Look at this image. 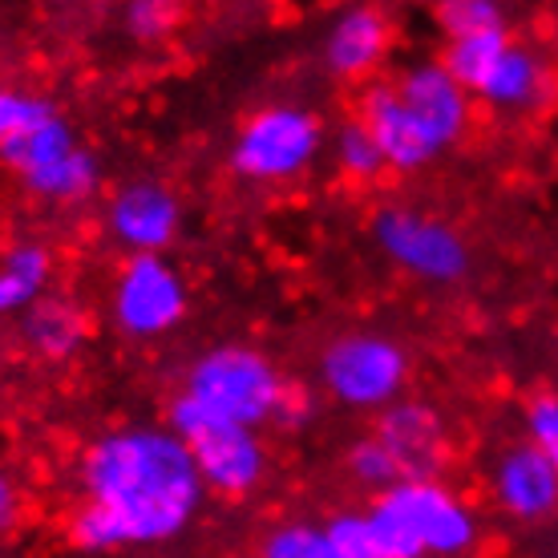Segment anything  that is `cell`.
<instances>
[{"label": "cell", "instance_id": "1", "mask_svg": "<svg viewBox=\"0 0 558 558\" xmlns=\"http://www.w3.org/2000/svg\"><path fill=\"white\" fill-rule=\"evenodd\" d=\"M85 506L70 522L82 555L167 546L203 510V477L170 425H122L94 437L77 461Z\"/></svg>", "mask_w": 558, "mask_h": 558}, {"label": "cell", "instance_id": "2", "mask_svg": "<svg viewBox=\"0 0 558 558\" xmlns=\"http://www.w3.org/2000/svg\"><path fill=\"white\" fill-rule=\"evenodd\" d=\"M389 558H461L477 546L474 506L437 477H405L373 498Z\"/></svg>", "mask_w": 558, "mask_h": 558}, {"label": "cell", "instance_id": "3", "mask_svg": "<svg viewBox=\"0 0 558 558\" xmlns=\"http://www.w3.org/2000/svg\"><path fill=\"white\" fill-rule=\"evenodd\" d=\"M288 385L292 380L279 373L267 352L252 344H215L186 368L182 392L215 417L259 429L276 417Z\"/></svg>", "mask_w": 558, "mask_h": 558}, {"label": "cell", "instance_id": "4", "mask_svg": "<svg viewBox=\"0 0 558 558\" xmlns=\"http://www.w3.org/2000/svg\"><path fill=\"white\" fill-rule=\"evenodd\" d=\"M170 429L191 449V461L210 494L243 498L267 477V446L259 429L215 417L203 405H195L186 392L170 401Z\"/></svg>", "mask_w": 558, "mask_h": 558}, {"label": "cell", "instance_id": "5", "mask_svg": "<svg viewBox=\"0 0 558 558\" xmlns=\"http://www.w3.org/2000/svg\"><path fill=\"white\" fill-rule=\"evenodd\" d=\"M320 150H328L320 113L283 101L255 110L239 126L231 167L247 182H292L320 158Z\"/></svg>", "mask_w": 558, "mask_h": 558}, {"label": "cell", "instance_id": "6", "mask_svg": "<svg viewBox=\"0 0 558 558\" xmlns=\"http://www.w3.org/2000/svg\"><path fill=\"white\" fill-rule=\"evenodd\" d=\"M320 385L336 405L385 413L409 385V352L385 332H344L320 352Z\"/></svg>", "mask_w": 558, "mask_h": 558}, {"label": "cell", "instance_id": "7", "mask_svg": "<svg viewBox=\"0 0 558 558\" xmlns=\"http://www.w3.org/2000/svg\"><path fill=\"white\" fill-rule=\"evenodd\" d=\"M373 239L392 264L425 283H458L470 271V247L449 223L417 207L389 203L373 215Z\"/></svg>", "mask_w": 558, "mask_h": 558}, {"label": "cell", "instance_id": "8", "mask_svg": "<svg viewBox=\"0 0 558 558\" xmlns=\"http://www.w3.org/2000/svg\"><path fill=\"white\" fill-rule=\"evenodd\" d=\"M191 292L167 255H130L110 292L113 324L134 340H158L186 320Z\"/></svg>", "mask_w": 558, "mask_h": 558}, {"label": "cell", "instance_id": "9", "mask_svg": "<svg viewBox=\"0 0 558 558\" xmlns=\"http://www.w3.org/2000/svg\"><path fill=\"white\" fill-rule=\"evenodd\" d=\"M106 227L113 243L126 247L130 255H167V247L182 231V203L158 179L122 182L110 195Z\"/></svg>", "mask_w": 558, "mask_h": 558}, {"label": "cell", "instance_id": "10", "mask_svg": "<svg viewBox=\"0 0 558 558\" xmlns=\"http://www.w3.org/2000/svg\"><path fill=\"white\" fill-rule=\"evenodd\" d=\"M392 89L401 94L413 118H417L421 126L429 130L437 146L449 150V146H458L461 134L470 130V118H474V106H470V94L453 82V73L441 65V61H417V65H409Z\"/></svg>", "mask_w": 558, "mask_h": 558}, {"label": "cell", "instance_id": "11", "mask_svg": "<svg viewBox=\"0 0 558 558\" xmlns=\"http://www.w3.org/2000/svg\"><path fill=\"white\" fill-rule=\"evenodd\" d=\"M356 118H361L364 130L377 138L389 170L413 174V170L429 167L437 154H446L429 130L413 118V110L401 101V94H397L392 85H373L361 98V113H356Z\"/></svg>", "mask_w": 558, "mask_h": 558}, {"label": "cell", "instance_id": "12", "mask_svg": "<svg viewBox=\"0 0 558 558\" xmlns=\"http://www.w3.org/2000/svg\"><path fill=\"white\" fill-rule=\"evenodd\" d=\"M494 502L518 522H543L558 510V470L534 446H510L489 474Z\"/></svg>", "mask_w": 558, "mask_h": 558}, {"label": "cell", "instance_id": "13", "mask_svg": "<svg viewBox=\"0 0 558 558\" xmlns=\"http://www.w3.org/2000/svg\"><path fill=\"white\" fill-rule=\"evenodd\" d=\"M389 45H392L389 16L380 13V9H368V4H352V9L332 16V25L324 33L320 57L332 77H340V82H361V77H368L389 57Z\"/></svg>", "mask_w": 558, "mask_h": 558}, {"label": "cell", "instance_id": "14", "mask_svg": "<svg viewBox=\"0 0 558 558\" xmlns=\"http://www.w3.org/2000/svg\"><path fill=\"white\" fill-rule=\"evenodd\" d=\"M373 437L401 465V477H433L446 461V425L425 401H397L385 409Z\"/></svg>", "mask_w": 558, "mask_h": 558}, {"label": "cell", "instance_id": "15", "mask_svg": "<svg viewBox=\"0 0 558 558\" xmlns=\"http://www.w3.org/2000/svg\"><path fill=\"white\" fill-rule=\"evenodd\" d=\"M546 94H550L546 61L534 53L531 45L510 41V49L498 57V65L489 70V77L482 82L474 98H482L494 110H534L546 101Z\"/></svg>", "mask_w": 558, "mask_h": 558}, {"label": "cell", "instance_id": "16", "mask_svg": "<svg viewBox=\"0 0 558 558\" xmlns=\"http://www.w3.org/2000/svg\"><path fill=\"white\" fill-rule=\"evenodd\" d=\"M21 332H25L28 349L37 352V356H45V361H65V356H73L85 344L89 320H85L82 304H73L65 295H41L25 312Z\"/></svg>", "mask_w": 558, "mask_h": 558}, {"label": "cell", "instance_id": "17", "mask_svg": "<svg viewBox=\"0 0 558 558\" xmlns=\"http://www.w3.org/2000/svg\"><path fill=\"white\" fill-rule=\"evenodd\" d=\"M21 186H25L28 195L41 198V203L77 207V203L98 195L101 162L94 150L77 146V150H70L65 158H57L53 167H45V170H37V174H28V179H21Z\"/></svg>", "mask_w": 558, "mask_h": 558}, {"label": "cell", "instance_id": "18", "mask_svg": "<svg viewBox=\"0 0 558 558\" xmlns=\"http://www.w3.org/2000/svg\"><path fill=\"white\" fill-rule=\"evenodd\" d=\"M53 276V255L45 243H13L0 255V316L28 312Z\"/></svg>", "mask_w": 558, "mask_h": 558}, {"label": "cell", "instance_id": "19", "mask_svg": "<svg viewBox=\"0 0 558 558\" xmlns=\"http://www.w3.org/2000/svg\"><path fill=\"white\" fill-rule=\"evenodd\" d=\"M82 142L73 134V126L61 118V113H49L45 122L37 126H28L25 134H16L13 142H4L0 146V162L13 170L16 179H28V174H37V170L53 167L57 158H65L70 150H77Z\"/></svg>", "mask_w": 558, "mask_h": 558}, {"label": "cell", "instance_id": "20", "mask_svg": "<svg viewBox=\"0 0 558 558\" xmlns=\"http://www.w3.org/2000/svg\"><path fill=\"white\" fill-rule=\"evenodd\" d=\"M510 28L494 25V28H477V33H461V37H446V53H441V65L453 73V82L474 98L482 82L489 77V70L498 65V57L510 49Z\"/></svg>", "mask_w": 558, "mask_h": 558}, {"label": "cell", "instance_id": "21", "mask_svg": "<svg viewBox=\"0 0 558 558\" xmlns=\"http://www.w3.org/2000/svg\"><path fill=\"white\" fill-rule=\"evenodd\" d=\"M328 150H332V162L336 170L344 174L349 182H373L385 174V154H380L377 138L364 130L361 118H352L344 126L336 130L332 142H328Z\"/></svg>", "mask_w": 558, "mask_h": 558}, {"label": "cell", "instance_id": "22", "mask_svg": "<svg viewBox=\"0 0 558 558\" xmlns=\"http://www.w3.org/2000/svg\"><path fill=\"white\" fill-rule=\"evenodd\" d=\"M324 534L340 558H389L373 514H336L324 526Z\"/></svg>", "mask_w": 558, "mask_h": 558}, {"label": "cell", "instance_id": "23", "mask_svg": "<svg viewBox=\"0 0 558 558\" xmlns=\"http://www.w3.org/2000/svg\"><path fill=\"white\" fill-rule=\"evenodd\" d=\"M259 558H340L328 543V534L320 526L307 522H283L276 531H267Z\"/></svg>", "mask_w": 558, "mask_h": 558}, {"label": "cell", "instance_id": "24", "mask_svg": "<svg viewBox=\"0 0 558 558\" xmlns=\"http://www.w3.org/2000/svg\"><path fill=\"white\" fill-rule=\"evenodd\" d=\"M349 470H352V477H356L361 486L377 489V494H380V489L397 486V482H405V477H401V465L392 461V453L380 446L373 433H368V437H361V441L349 449Z\"/></svg>", "mask_w": 558, "mask_h": 558}, {"label": "cell", "instance_id": "25", "mask_svg": "<svg viewBox=\"0 0 558 558\" xmlns=\"http://www.w3.org/2000/svg\"><path fill=\"white\" fill-rule=\"evenodd\" d=\"M49 113H57V110L45 98H37V94H21V89H9V85H0V146H4V142H13L16 134H25L28 126L45 122Z\"/></svg>", "mask_w": 558, "mask_h": 558}, {"label": "cell", "instance_id": "26", "mask_svg": "<svg viewBox=\"0 0 558 558\" xmlns=\"http://www.w3.org/2000/svg\"><path fill=\"white\" fill-rule=\"evenodd\" d=\"M526 446H534L558 470V397L543 392L526 405Z\"/></svg>", "mask_w": 558, "mask_h": 558}, {"label": "cell", "instance_id": "27", "mask_svg": "<svg viewBox=\"0 0 558 558\" xmlns=\"http://www.w3.org/2000/svg\"><path fill=\"white\" fill-rule=\"evenodd\" d=\"M441 16V28H446V37H461V33H477V28H494V25H506V16L498 4H489V0H449L437 9Z\"/></svg>", "mask_w": 558, "mask_h": 558}, {"label": "cell", "instance_id": "28", "mask_svg": "<svg viewBox=\"0 0 558 558\" xmlns=\"http://www.w3.org/2000/svg\"><path fill=\"white\" fill-rule=\"evenodd\" d=\"M126 28L138 41H162L170 28H174V9L162 0H134L126 9Z\"/></svg>", "mask_w": 558, "mask_h": 558}, {"label": "cell", "instance_id": "29", "mask_svg": "<svg viewBox=\"0 0 558 558\" xmlns=\"http://www.w3.org/2000/svg\"><path fill=\"white\" fill-rule=\"evenodd\" d=\"M312 413H316V405H312L307 389H300V385H288V392H283V401H279L271 425H279V429H304L307 421H312Z\"/></svg>", "mask_w": 558, "mask_h": 558}, {"label": "cell", "instance_id": "30", "mask_svg": "<svg viewBox=\"0 0 558 558\" xmlns=\"http://www.w3.org/2000/svg\"><path fill=\"white\" fill-rule=\"evenodd\" d=\"M16 514V486H13V477L0 470V526H9Z\"/></svg>", "mask_w": 558, "mask_h": 558}, {"label": "cell", "instance_id": "31", "mask_svg": "<svg viewBox=\"0 0 558 558\" xmlns=\"http://www.w3.org/2000/svg\"><path fill=\"white\" fill-rule=\"evenodd\" d=\"M555 558H558V550H555Z\"/></svg>", "mask_w": 558, "mask_h": 558}]
</instances>
